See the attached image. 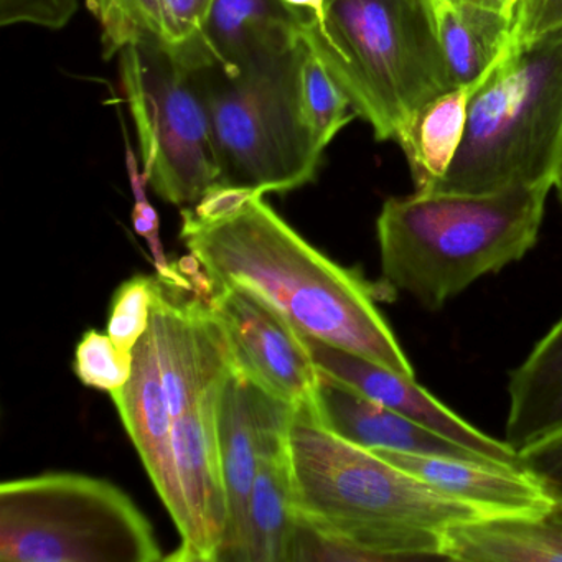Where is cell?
<instances>
[{
    "instance_id": "f546056e",
    "label": "cell",
    "mask_w": 562,
    "mask_h": 562,
    "mask_svg": "<svg viewBox=\"0 0 562 562\" xmlns=\"http://www.w3.org/2000/svg\"><path fill=\"white\" fill-rule=\"evenodd\" d=\"M521 469L531 475L552 499H562V430L519 452Z\"/></svg>"
},
{
    "instance_id": "5bb4252c",
    "label": "cell",
    "mask_w": 562,
    "mask_h": 562,
    "mask_svg": "<svg viewBox=\"0 0 562 562\" xmlns=\"http://www.w3.org/2000/svg\"><path fill=\"white\" fill-rule=\"evenodd\" d=\"M133 355L131 380L123 390L111 394V400L157 495L180 531L186 513L173 459V416L167 403L150 325L134 347Z\"/></svg>"
},
{
    "instance_id": "ffe728a7",
    "label": "cell",
    "mask_w": 562,
    "mask_h": 562,
    "mask_svg": "<svg viewBox=\"0 0 562 562\" xmlns=\"http://www.w3.org/2000/svg\"><path fill=\"white\" fill-rule=\"evenodd\" d=\"M288 436L271 443L259 460L236 562H289L291 558L297 509Z\"/></svg>"
},
{
    "instance_id": "8992f818",
    "label": "cell",
    "mask_w": 562,
    "mask_h": 562,
    "mask_svg": "<svg viewBox=\"0 0 562 562\" xmlns=\"http://www.w3.org/2000/svg\"><path fill=\"white\" fill-rule=\"evenodd\" d=\"M302 38L294 47L241 67L189 60L180 54L195 75L212 121L218 186L266 195L314 182L324 153L302 116Z\"/></svg>"
},
{
    "instance_id": "d4e9b609",
    "label": "cell",
    "mask_w": 562,
    "mask_h": 562,
    "mask_svg": "<svg viewBox=\"0 0 562 562\" xmlns=\"http://www.w3.org/2000/svg\"><path fill=\"white\" fill-rule=\"evenodd\" d=\"M133 351H124L108 334L85 331L75 350L74 371L85 386L114 394L133 374Z\"/></svg>"
},
{
    "instance_id": "603a6c76",
    "label": "cell",
    "mask_w": 562,
    "mask_h": 562,
    "mask_svg": "<svg viewBox=\"0 0 562 562\" xmlns=\"http://www.w3.org/2000/svg\"><path fill=\"white\" fill-rule=\"evenodd\" d=\"M299 101L305 124L322 153L357 117L347 94L305 44L299 74Z\"/></svg>"
},
{
    "instance_id": "4fadbf2b",
    "label": "cell",
    "mask_w": 562,
    "mask_h": 562,
    "mask_svg": "<svg viewBox=\"0 0 562 562\" xmlns=\"http://www.w3.org/2000/svg\"><path fill=\"white\" fill-rule=\"evenodd\" d=\"M304 338L315 367L325 376L396 411L401 416L472 450L483 459L521 469V457L509 443L486 436L457 416L429 391L419 386L416 378L397 373L383 364L324 344L317 338L305 335Z\"/></svg>"
},
{
    "instance_id": "d6a6232c",
    "label": "cell",
    "mask_w": 562,
    "mask_h": 562,
    "mask_svg": "<svg viewBox=\"0 0 562 562\" xmlns=\"http://www.w3.org/2000/svg\"><path fill=\"white\" fill-rule=\"evenodd\" d=\"M450 2H473V4H482L490 5V8L505 9V11L508 12V5H506V0H450ZM509 18H512V15H509Z\"/></svg>"
},
{
    "instance_id": "277c9868",
    "label": "cell",
    "mask_w": 562,
    "mask_h": 562,
    "mask_svg": "<svg viewBox=\"0 0 562 562\" xmlns=\"http://www.w3.org/2000/svg\"><path fill=\"white\" fill-rule=\"evenodd\" d=\"M301 37L380 143L452 88L429 0H328Z\"/></svg>"
},
{
    "instance_id": "d6986e66",
    "label": "cell",
    "mask_w": 562,
    "mask_h": 562,
    "mask_svg": "<svg viewBox=\"0 0 562 562\" xmlns=\"http://www.w3.org/2000/svg\"><path fill=\"white\" fill-rule=\"evenodd\" d=\"M505 442L516 452L562 430V317L509 374Z\"/></svg>"
},
{
    "instance_id": "1f68e13d",
    "label": "cell",
    "mask_w": 562,
    "mask_h": 562,
    "mask_svg": "<svg viewBox=\"0 0 562 562\" xmlns=\"http://www.w3.org/2000/svg\"><path fill=\"white\" fill-rule=\"evenodd\" d=\"M281 2L299 19L302 27V25L322 18L328 0H281Z\"/></svg>"
},
{
    "instance_id": "7c38bea8",
    "label": "cell",
    "mask_w": 562,
    "mask_h": 562,
    "mask_svg": "<svg viewBox=\"0 0 562 562\" xmlns=\"http://www.w3.org/2000/svg\"><path fill=\"white\" fill-rule=\"evenodd\" d=\"M222 381L173 419V459L186 518L179 549L169 561L218 562L228 518L216 423Z\"/></svg>"
},
{
    "instance_id": "f1b7e54d",
    "label": "cell",
    "mask_w": 562,
    "mask_h": 562,
    "mask_svg": "<svg viewBox=\"0 0 562 562\" xmlns=\"http://www.w3.org/2000/svg\"><path fill=\"white\" fill-rule=\"evenodd\" d=\"M126 134L127 131L124 130L127 172H130L131 187H133L134 196H136V205H134L133 210L134 229H136L137 235L149 239L150 248H153L154 256H156L157 269H159L160 276H166L167 272H170L172 266L164 258L162 246H160L159 216H157L156 210L147 200L146 183L149 182H147V177L144 173L140 176L139 169H137L136 156H134L133 149H131V143Z\"/></svg>"
},
{
    "instance_id": "7402d4cb",
    "label": "cell",
    "mask_w": 562,
    "mask_h": 562,
    "mask_svg": "<svg viewBox=\"0 0 562 562\" xmlns=\"http://www.w3.org/2000/svg\"><path fill=\"white\" fill-rule=\"evenodd\" d=\"M492 71L434 98L401 131L396 143L406 156L416 192H430L452 166L465 136L470 101Z\"/></svg>"
},
{
    "instance_id": "9c48e42d",
    "label": "cell",
    "mask_w": 562,
    "mask_h": 562,
    "mask_svg": "<svg viewBox=\"0 0 562 562\" xmlns=\"http://www.w3.org/2000/svg\"><path fill=\"white\" fill-rule=\"evenodd\" d=\"M205 299L225 334L235 368L292 407L315 409L321 374L304 335L241 289L213 285Z\"/></svg>"
},
{
    "instance_id": "e0dca14e",
    "label": "cell",
    "mask_w": 562,
    "mask_h": 562,
    "mask_svg": "<svg viewBox=\"0 0 562 562\" xmlns=\"http://www.w3.org/2000/svg\"><path fill=\"white\" fill-rule=\"evenodd\" d=\"M318 374L321 378L315 414L325 427L341 439L367 450L386 449L394 452L492 462L401 416L396 411L325 376L321 371Z\"/></svg>"
},
{
    "instance_id": "6da1fadb",
    "label": "cell",
    "mask_w": 562,
    "mask_h": 562,
    "mask_svg": "<svg viewBox=\"0 0 562 562\" xmlns=\"http://www.w3.org/2000/svg\"><path fill=\"white\" fill-rule=\"evenodd\" d=\"M180 239L213 285L255 295L305 337L416 376L376 305L391 292L314 248L261 193L216 220L183 209Z\"/></svg>"
},
{
    "instance_id": "52a82bcc",
    "label": "cell",
    "mask_w": 562,
    "mask_h": 562,
    "mask_svg": "<svg viewBox=\"0 0 562 562\" xmlns=\"http://www.w3.org/2000/svg\"><path fill=\"white\" fill-rule=\"evenodd\" d=\"M153 525L120 486L81 473L0 485L2 562H157Z\"/></svg>"
},
{
    "instance_id": "4316f807",
    "label": "cell",
    "mask_w": 562,
    "mask_h": 562,
    "mask_svg": "<svg viewBox=\"0 0 562 562\" xmlns=\"http://www.w3.org/2000/svg\"><path fill=\"white\" fill-rule=\"evenodd\" d=\"M512 45L525 47L562 32V0H513Z\"/></svg>"
},
{
    "instance_id": "83f0119b",
    "label": "cell",
    "mask_w": 562,
    "mask_h": 562,
    "mask_svg": "<svg viewBox=\"0 0 562 562\" xmlns=\"http://www.w3.org/2000/svg\"><path fill=\"white\" fill-rule=\"evenodd\" d=\"M80 0H0V25H35L60 31L70 24Z\"/></svg>"
},
{
    "instance_id": "cb8c5ba5",
    "label": "cell",
    "mask_w": 562,
    "mask_h": 562,
    "mask_svg": "<svg viewBox=\"0 0 562 562\" xmlns=\"http://www.w3.org/2000/svg\"><path fill=\"white\" fill-rule=\"evenodd\" d=\"M88 9L100 24L106 60L130 45L169 44L162 0H88Z\"/></svg>"
},
{
    "instance_id": "8fae6325",
    "label": "cell",
    "mask_w": 562,
    "mask_h": 562,
    "mask_svg": "<svg viewBox=\"0 0 562 562\" xmlns=\"http://www.w3.org/2000/svg\"><path fill=\"white\" fill-rule=\"evenodd\" d=\"M292 414L291 404L262 390L238 368L233 367L220 384L216 423L228 518L218 562L238 561L259 460L271 443L288 436Z\"/></svg>"
},
{
    "instance_id": "5b68a950",
    "label": "cell",
    "mask_w": 562,
    "mask_h": 562,
    "mask_svg": "<svg viewBox=\"0 0 562 562\" xmlns=\"http://www.w3.org/2000/svg\"><path fill=\"white\" fill-rule=\"evenodd\" d=\"M562 159V32L509 47L470 101L465 136L427 193L552 183Z\"/></svg>"
},
{
    "instance_id": "e575fe53",
    "label": "cell",
    "mask_w": 562,
    "mask_h": 562,
    "mask_svg": "<svg viewBox=\"0 0 562 562\" xmlns=\"http://www.w3.org/2000/svg\"><path fill=\"white\" fill-rule=\"evenodd\" d=\"M512 4H513V0H506V5H508V12L512 11ZM512 15V14H509Z\"/></svg>"
},
{
    "instance_id": "7a4b0ae2",
    "label": "cell",
    "mask_w": 562,
    "mask_h": 562,
    "mask_svg": "<svg viewBox=\"0 0 562 562\" xmlns=\"http://www.w3.org/2000/svg\"><path fill=\"white\" fill-rule=\"evenodd\" d=\"M288 442L297 515L340 561H447L443 532L488 516L341 439L314 407H294Z\"/></svg>"
},
{
    "instance_id": "ba28073f",
    "label": "cell",
    "mask_w": 562,
    "mask_h": 562,
    "mask_svg": "<svg viewBox=\"0 0 562 562\" xmlns=\"http://www.w3.org/2000/svg\"><path fill=\"white\" fill-rule=\"evenodd\" d=\"M117 57L144 176L164 202L189 209L220 183L212 121L195 75L166 42L130 45Z\"/></svg>"
},
{
    "instance_id": "4dcf8cb0",
    "label": "cell",
    "mask_w": 562,
    "mask_h": 562,
    "mask_svg": "<svg viewBox=\"0 0 562 562\" xmlns=\"http://www.w3.org/2000/svg\"><path fill=\"white\" fill-rule=\"evenodd\" d=\"M213 0H162L167 41L172 47L192 41L205 21Z\"/></svg>"
},
{
    "instance_id": "3957f363",
    "label": "cell",
    "mask_w": 562,
    "mask_h": 562,
    "mask_svg": "<svg viewBox=\"0 0 562 562\" xmlns=\"http://www.w3.org/2000/svg\"><path fill=\"white\" fill-rule=\"evenodd\" d=\"M551 190L539 183L387 199L376 220L381 284L439 311L483 276L525 258L538 241Z\"/></svg>"
},
{
    "instance_id": "2e32d148",
    "label": "cell",
    "mask_w": 562,
    "mask_h": 562,
    "mask_svg": "<svg viewBox=\"0 0 562 562\" xmlns=\"http://www.w3.org/2000/svg\"><path fill=\"white\" fill-rule=\"evenodd\" d=\"M301 38V22L281 0H213L199 34L176 48L189 60L232 68Z\"/></svg>"
},
{
    "instance_id": "ac0fdd59",
    "label": "cell",
    "mask_w": 562,
    "mask_h": 562,
    "mask_svg": "<svg viewBox=\"0 0 562 562\" xmlns=\"http://www.w3.org/2000/svg\"><path fill=\"white\" fill-rule=\"evenodd\" d=\"M447 561L562 562V499L538 515L485 516L443 532Z\"/></svg>"
},
{
    "instance_id": "484cf974",
    "label": "cell",
    "mask_w": 562,
    "mask_h": 562,
    "mask_svg": "<svg viewBox=\"0 0 562 562\" xmlns=\"http://www.w3.org/2000/svg\"><path fill=\"white\" fill-rule=\"evenodd\" d=\"M157 279L137 274L114 292L108 321V335L124 351H133L150 325Z\"/></svg>"
},
{
    "instance_id": "836d02e7",
    "label": "cell",
    "mask_w": 562,
    "mask_h": 562,
    "mask_svg": "<svg viewBox=\"0 0 562 562\" xmlns=\"http://www.w3.org/2000/svg\"><path fill=\"white\" fill-rule=\"evenodd\" d=\"M552 189H554L555 193H558V200L562 206V159H561V164H559L558 173H555V179H554V187H552Z\"/></svg>"
},
{
    "instance_id": "44dd1931",
    "label": "cell",
    "mask_w": 562,
    "mask_h": 562,
    "mask_svg": "<svg viewBox=\"0 0 562 562\" xmlns=\"http://www.w3.org/2000/svg\"><path fill=\"white\" fill-rule=\"evenodd\" d=\"M429 2L452 87L475 83L509 50L512 18L505 9L450 0Z\"/></svg>"
},
{
    "instance_id": "9a60e30c",
    "label": "cell",
    "mask_w": 562,
    "mask_h": 562,
    "mask_svg": "<svg viewBox=\"0 0 562 562\" xmlns=\"http://www.w3.org/2000/svg\"><path fill=\"white\" fill-rule=\"evenodd\" d=\"M457 502L488 516L538 515L552 498L531 475L515 467L447 456L371 450Z\"/></svg>"
},
{
    "instance_id": "30bf717a",
    "label": "cell",
    "mask_w": 562,
    "mask_h": 562,
    "mask_svg": "<svg viewBox=\"0 0 562 562\" xmlns=\"http://www.w3.org/2000/svg\"><path fill=\"white\" fill-rule=\"evenodd\" d=\"M150 327L173 419L199 403L235 367L205 294L192 282L157 279Z\"/></svg>"
}]
</instances>
